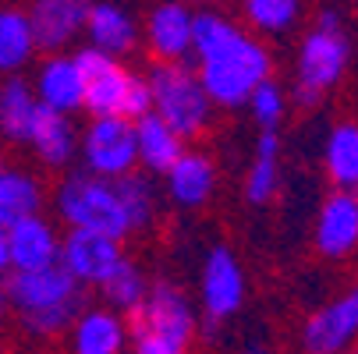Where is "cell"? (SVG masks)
I'll return each instance as SVG.
<instances>
[{"instance_id":"6da1fadb","label":"cell","mask_w":358,"mask_h":354,"mask_svg":"<svg viewBox=\"0 0 358 354\" xmlns=\"http://www.w3.org/2000/svg\"><path fill=\"white\" fill-rule=\"evenodd\" d=\"M8 309L18 316V323L39 337L54 340L71 330L78 312L85 309L82 283L61 266H43V270H11V280L4 283Z\"/></svg>"},{"instance_id":"7a4b0ae2","label":"cell","mask_w":358,"mask_h":354,"mask_svg":"<svg viewBox=\"0 0 358 354\" xmlns=\"http://www.w3.org/2000/svg\"><path fill=\"white\" fill-rule=\"evenodd\" d=\"M273 71V61H270V50L234 29L224 43H217L213 50L199 57V82L206 89V96L213 99V107H224V110H234V107H245L248 92L259 85L263 78H270Z\"/></svg>"},{"instance_id":"3957f363","label":"cell","mask_w":358,"mask_h":354,"mask_svg":"<svg viewBox=\"0 0 358 354\" xmlns=\"http://www.w3.org/2000/svg\"><path fill=\"white\" fill-rule=\"evenodd\" d=\"M195 337V309L174 283H152L128 312V344L138 354H185Z\"/></svg>"},{"instance_id":"277c9868","label":"cell","mask_w":358,"mask_h":354,"mask_svg":"<svg viewBox=\"0 0 358 354\" xmlns=\"http://www.w3.org/2000/svg\"><path fill=\"white\" fill-rule=\"evenodd\" d=\"M54 206L68 227H89V230L114 234V237L131 234L114 177H99L92 170H71L68 177H61L54 191Z\"/></svg>"},{"instance_id":"5b68a950","label":"cell","mask_w":358,"mask_h":354,"mask_svg":"<svg viewBox=\"0 0 358 354\" xmlns=\"http://www.w3.org/2000/svg\"><path fill=\"white\" fill-rule=\"evenodd\" d=\"M351 57V43L341 32V18L334 11H323L316 29L298 46V78H294V103L316 107L320 99L344 78Z\"/></svg>"},{"instance_id":"8992f818","label":"cell","mask_w":358,"mask_h":354,"mask_svg":"<svg viewBox=\"0 0 358 354\" xmlns=\"http://www.w3.org/2000/svg\"><path fill=\"white\" fill-rule=\"evenodd\" d=\"M145 82L152 96V114L164 117L181 138H195L210 128L213 99L206 96L199 75L185 68V61H160Z\"/></svg>"},{"instance_id":"52a82bcc","label":"cell","mask_w":358,"mask_h":354,"mask_svg":"<svg viewBox=\"0 0 358 354\" xmlns=\"http://www.w3.org/2000/svg\"><path fill=\"white\" fill-rule=\"evenodd\" d=\"M78 153L85 160V170L99 177H121L138 167L135 153V121L121 114L92 117L89 128L78 135Z\"/></svg>"},{"instance_id":"ba28073f","label":"cell","mask_w":358,"mask_h":354,"mask_svg":"<svg viewBox=\"0 0 358 354\" xmlns=\"http://www.w3.org/2000/svg\"><path fill=\"white\" fill-rule=\"evenodd\" d=\"M78 71H82V110H89L92 117H107V114H121L124 117V99L128 89L135 82V75L121 64V57H110L96 46H85L75 54Z\"/></svg>"},{"instance_id":"9c48e42d","label":"cell","mask_w":358,"mask_h":354,"mask_svg":"<svg viewBox=\"0 0 358 354\" xmlns=\"http://www.w3.org/2000/svg\"><path fill=\"white\" fill-rule=\"evenodd\" d=\"M121 259H124L121 237H114V234L89 230V227H68V234L61 237V256H57V263H61L82 287H99Z\"/></svg>"},{"instance_id":"30bf717a","label":"cell","mask_w":358,"mask_h":354,"mask_svg":"<svg viewBox=\"0 0 358 354\" xmlns=\"http://www.w3.org/2000/svg\"><path fill=\"white\" fill-rule=\"evenodd\" d=\"M199 294H202V312H206V319L213 326L227 323L231 316L241 312V305H245V273H241L238 259L227 248H213L206 256Z\"/></svg>"},{"instance_id":"8fae6325","label":"cell","mask_w":358,"mask_h":354,"mask_svg":"<svg viewBox=\"0 0 358 354\" xmlns=\"http://www.w3.org/2000/svg\"><path fill=\"white\" fill-rule=\"evenodd\" d=\"M358 340V283L334 297L301 326V344L313 354H337Z\"/></svg>"},{"instance_id":"7c38bea8","label":"cell","mask_w":358,"mask_h":354,"mask_svg":"<svg viewBox=\"0 0 358 354\" xmlns=\"http://www.w3.org/2000/svg\"><path fill=\"white\" fill-rule=\"evenodd\" d=\"M316 251L323 259H351L358 251V191L337 188L316 216Z\"/></svg>"},{"instance_id":"4fadbf2b","label":"cell","mask_w":358,"mask_h":354,"mask_svg":"<svg viewBox=\"0 0 358 354\" xmlns=\"http://www.w3.org/2000/svg\"><path fill=\"white\" fill-rule=\"evenodd\" d=\"M61 256V234L43 213L8 223V270H43Z\"/></svg>"},{"instance_id":"5bb4252c","label":"cell","mask_w":358,"mask_h":354,"mask_svg":"<svg viewBox=\"0 0 358 354\" xmlns=\"http://www.w3.org/2000/svg\"><path fill=\"white\" fill-rule=\"evenodd\" d=\"M85 11H89L85 0H36V8L29 11L36 46L43 54L68 50L85 29Z\"/></svg>"},{"instance_id":"9a60e30c","label":"cell","mask_w":358,"mask_h":354,"mask_svg":"<svg viewBox=\"0 0 358 354\" xmlns=\"http://www.w3.org/2000/svg\"><path fill=\"white\" fill-rule=\"evenodd\" d=\"M145 46L157 61H185L192 54V11L181 0H164L145 18Z\"/></svg>"},{"instance_id":"2e32d148","label":"cell","mask_w":358,"mask_h":354,"mask_svg":"<svg viewBox=\"0 0 358 354\" xmlns=\"http://www.w3.org/2000/svg\"><path fill=\"white\" fill-rule=\"evenodd\" d=\"M25 145L32 149V156L50 167V170H61L75 160L78 153V131L71 124V114H61V110H50L39 103V114L25 135Z\"/></svg>"},{"instance_id":"e0dca14e","label":"cell","mask_w":358,"mask_h":354,"mask_svg":"<svg viewBox=\"0 0 358 354\" xmlns=\"http://www.w3.org/2000/svg\"><path fill=\"white\" fill-rule=\"evenodd\" d=\"M82 71H78V61L68 57L64 50L54 57H46L39 68H36V78H32V92L43 107L50 110H61V114H78L82 110Z\"/></svg>"},{"instance_id":"ac0fdd59","label":"cell","mask_w":358,"mask_h":354,"mask_svg":"<svg viewBox=\"0 0 358 354\" xmlns=\"http://www.w3.org/2000/svg\"><path fill=\"white\" fill-rule=\"evenodd\" d=\"M167 177V195L181 209H202L217 191V167L206 153H192L181 149V156L164 170Z\"/></svg>"},{"instance_id":"d6986e66","label":"cell","mask_w":358,"mask_h":354,"mask_svg":"<svg viewBox=\"0 0 358 354\" xmlns=\"http://www.w3.org/2000/svg\"><path fill=\"white\" fill-rule=\"evenodd\" d=\"M68 333L75 354H121L128 347V326L114 309H82Z\"/></svg>"},{"instance_id":"ffe728a7","label":"cell","mask_w":358,"mask_h":354,"mask_svg":"<svg viewBox=\"0 0 358 354\" xmlns=\"http://www.w3.org/2000/svg\"><path fill=\"white\" fill-rule=\"evenodd\" d=\"M82 32L89 36V46L103 50V54H110V57L131 54L135 43H138V25H135V18H131L124 8L110 4V0L89 4V11H85V29H82Z\"/></svg>"},{"instance_id":"44dd1931","label":"cell","mask_w":358,"mask_h":354,"mask_svg":"<svg viewBox=\"0 0 358 354\" xmlns=\"http://www.w3.org/2000/svg\"><path fill=\"white\" fill-rule=\"evenodd\" d=\"M185 149V138L157 114H142L135 117V153H138V167H145L149 174H164Z\"/></svg>"},{"instance_id":"7402d4cb","label":"cell","mask_w":358,"mask_h":354,"mask_svg":"<svg viewBox=\"0 0 358 354\" xmlns=\"http://www.w3.org/2000/svg\"><path fill=\"white\" fill-rule=\"evenodd\" d=\"M39 114V99L32 92V82L18 75H8L0 82V135L8 142H22L25 145V135L32 128Z\"/></svg>"},{"instance_id":"603a6c76","label":"cell","mask_w":358,"mask_h":354,"mask_svg":"<svg viewBox=\"0 0 358 354\" xmlns=\"http://www.w3.org/2000/svg\"><path fill=\"white\" fill-rule=\"evenodd\" d=\"M39 54L29 11L22 8H0V75H18Z\"/></svg>"},{"instance_id":"cb8c5ba5","label":"cell","mask_w":358,"mask_h":354,"mask_svg":"<svg viewBox=\"0 0 358 354\" xmlns=\"http://www.w3.org/2000/svg\"><path fill=\"white\" fill-rule=\"evenodd\" d=\"M43 202H46V191H43L36 174L18 170V167L0 170V223L4 227L22 220V216L43 213Z\"/></svg>"},{"instance_id":"d4e9b609","label":"cell","mask_w":358,"mask_h":354,"mask_svg":"<svg viewBox=\"0 0 358 354\" xmlns=\"http://www.w3.org/2000/svg\"><path fill=\"white\" fill-rule=\"evenodd\" d=\"M280 188V138L277 128H263L259 145H255V160L245 177V195L252 206H266Z\"/></svg>"},{"instance_id":"484cf974","label":"cell","mask_w":358,"mask_h":354,"mask_svg":"<svg viewBox=\"0 0 358 354\" xmlns=\"http://www.w3.org/2000/svg\"><path fill=\"white\" fill-rule=\"evenodd\" d=\"M323 167L337 188L358 191V124H337L323 145Z\"/></svg>"},{"instance_id":"4316f807","label":"cell","mask_w":358,"mask_h":354,"mask_svg":"<svg viewBox=\"0 0 358 354\" xmlns=\"http://www.w3.org/2000/svg\"><path fill=\"white\" fill-rule=\"evenodd\" d=\"M245 22L263 36H284L301 18V0H241Z\"/></svg>"},{"instance_id":"83f0119b","label":"cell","mask_w":358,"mask_h":354,"mask_svg":"<svg viewBox=\"0 0 358 354\" xmlns=\"http://www.w3.org/2000/svg\"><path fill=\"white\" fill-rule=\"evenodd\" d=\"M99 290H103V297H107V305L114 309V312H131L138 301L145 297V290H149V280H145V273L138 270V263H131V259H121L114 270H110V276L99 283Z\"/></svg>"},{"instance_id":"f1b7e54d","label":"cell","mask_w":358,"mask_h":354,"mask_svg":"<svg viewBox=\"0 0 358 354\" xmlns=\"http://www.w3.org/2000/svg\"><path fill=\"white\" fill-rule=\"evenodd\" d=\"M117 181V191H121V202H124V213H128V223H131V234L135 230H145L157 216V191H152L149 177L138 174V170H128Z\"/></svg>"},{"instance_id":"f546056e","label":"cell","mask_w":358,"mask_h":354,"mask_svg":"<svg viewBox=\"0 0 358 354\" xmlns=\"http://www.w3.org/2000/svg\"><path fill=\"white\" fill-rule=\"evenodd\" d=\"M245 107L252 114V121L259 128H277L284 117H287V92L273 82V78H263L245 99Z\"/></svg>"},{"instance_id":"4dcf8cb0","label":"cell","mask_w":358,"mask_h":354,"mask_svg":"<svg viewBox=\"0 0 358 354\" xmlns=\"http://www.w3.org/2000/svg\"><path fill=\"white\" fill-rule=\"evenodd\" d=\"M149 110H152L149 82H145V78H135L131 89H128V99H124V117L135 121V117H142V114H149Z\"/></svg>"},{"instance_id":"1f68e13d","label":"cell","mask_w":358,"mask_h":354,"mask_svg":"<svg viewBox=\"0 0 358 354\" xmlns=\"http://www.w3.org/2000/svg\"><path fill=\"white\" fill-rule=\"evenodd\" d=\"M8 273V227L0 223V276Z\"/></svg>"},{"instance_id":"d6a6232c","label":"cell","mask_w":358,"mask_h":354,"mask_svg":"<svg viewBox=\"0 0 358 354\" xmlns=\"http://www.w3.org/2000/svg\"><path fill=\"white\" fill-rule=\"evenodd\" d=\"M8 316V294H4V287H0V319Z\"/></svg>"},{"instance_id":"836d02e7","label":"cell","mask_w":358,"mask_h":354,"mask_svg":"<svg viewBox=\"0 0 358 354\" xmlns=\"http://www.w3.org/2000/svg\"><path fill=\"white\" fill-rule=\"evenodd\" d=\"M195 4H213V0H195Z\"/></svg>"},{"instance_id":"e575fe53","label":"cell","mask_w":358,"mask_h":354,"mask_svg":"<svg viewBox=\"0 0 358 354\" xmlns=\"http://www.w3.org/2000/svg\"><path fill=\"white\" fill-rule=\"evenodd\" d=\"M0 170H4V156H0Z\"/></svg>"}]
</instances>
